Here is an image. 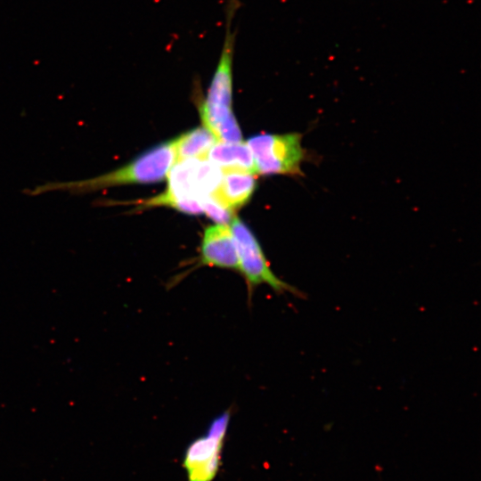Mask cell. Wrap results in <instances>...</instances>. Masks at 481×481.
I'll return each instance as SVG.
<instances>
[{
    "label": "cell",
    "instance_id": "7",
    "mask_svg": "<svg viewBox=\"0 0 481 481\" xmlns=\"http://www.w3.org/2000/svg\"><path fill=\"white\" fill-rule=\"evenodd\" d=\"M200 264L239 272L236 246L228 224H216L205 229Z\"/></svg>",
    "mask_w": 481,
    "mask_h": 481
},
{
    "label": "cell",
    "instance_id": "11",
    "mask_svg": "<svg viewBox=\"0 0 481 481\" xmlns=\"http://www.w3.org/2000/svg\"><path fill=\"white\" fill-rule=\"evenodd\" d=\"M170 207L183 213L200 215L203 213L200 201L196 199H179L162 192L151 199L140 201L141 208Z\"/></svg>",
    "mask_w": 481,
    "mask_h": 481
},
{
    "label": "cell",
    "instance_id": "12",
    "mask_svg": "<svg viewBox=\"0 0 481 481\" xmlns=\"http://www.w3.org/2000/svg\"><path fill=\"white\" fill-rule=\"evenodd\" d=\"M200 205L203 213L218 224H227L233 219V211L220 204L211 195L201 198Z\"/></svg>",
    "mask_w": 481,
    "mask_h": 481
},
{
    "label": "cell",
    "instance_id": "2",
    "mask_svg": "<svg viewBox=\"0 0 481 481\" xmlns=\"http://www.w3.org/2000/svg\"><path fill=\"white\" fill-rule=\"evenodd\" d=\"M176 162L175 139L159 144L129 163L100 175L69 182H49L28 191L30 195L50 192L87 194L107 188L157 183L165 179Z\"/></svg>",
    "mask_w": 481,
    "mask_h": 481
},
{
    "label": "cell",
    "instance_id": "6",
    "mask_svg": "<svg viewBox=\"0 0 481 481\" xmlns=\"http://www.w3.org/2000/svg\"><path fill=\"white\" fill-rule=\"evenodd\" d=\"M222 170L207 159H187L176 161L167 175L165 193L181 199H196L211 195L217 188Z\"/></svg>",
    "mask_w": 481,
    "mask_h": 481
},
{
    "label": "cell",
    "instance_id": "4",
    "mask_svg": "<svg viewBox=\"0 0 481 481\" xmlns=\"http://www.w3.org/2000/svg\"><path fill=\"white\" fill-rule=\"evenodd\" d=\"M230 228L236 246L239 272L245 280L249 301L260 285H267L276 293L289 291L298 294L297 289L272 271L256 236L239 217H233Z\"/></svg>",
    "mask_w": 481,
    "mask_h": 481
},
{
    "label": "cell",
    "instance_id": "8",
    "mask_svg": "<svg viewBox=\"0 0 481 481\" xmlns=\"http://www.w3.org/2000/svg\"><path fill=\"white\" fill-rule=\"evenodd\" d=\"M256 181L253 173L240 170L223 171L221 181L211 196L225 208L234 210L251 198Z\"/></svg>",
    "mask_w": 481,
    "mask_h": 481
},
{
    "label": "cell",
    "instance_id": "3",
    "mask_svg": "<svg viewBox=\"0 0 481 481\" xmlns=\"http://www.w3.org/2000/svg\"><path fill=\"white\" fill-rule=\"evenodd\" d=\"M302 135L261 134L247 142L256 166L261 175H302L301 165L306 158L302 146Z\"/></svg>",
    "mask_w": 481,
    "mask_h": 481
},
{
    "label": "cell",
    "instance_id": "10",
    "mask_svg": "<svg viewBox=\"0 0 481 481\" xmlns=\"http://www.w3.org/2000/svg\"><path fill=\"white\" fill-rule=\"evenodd\" d=\"M215 143V136L204 126L188 131L175 139L176 161L204 159Z\"/></svg>",
    "mask_w": 481,
    "mask_h": 481
},
{
    "label": "cell",
    "instance_id": "9",
    "mask_svg": "<svg viewBox=\"0 0 481 481\" xmlns=\"http://www.w3.org/2000/svg\"><path fill=\"white\" fill-rule=\"evenodd\" d=\"M204 159L222 171L240 170L256 173L254 159L246 143L216 142L208 150Z\"/></svg>",
    "mask_w": 481,
    "mask_h": 481
},
{
    "label": "cell",
    "instance_id": "5",
    "mask_svg": "<svg viewBox=\"0 0 481 481\" xmlns=\"http://www.w3.org/2000/svg\"><path fill=\"white\" fill-rule=\"evenodd\" d=\"M231 416L229 408L212 420L204 435L188 444L182 461L187 481H213L216 477Z\"/></svg>",
    "mask_w": 481,
    "mask_h": 481
},
{
    "label": "cell",
    "instance_id": "1",
    "mask_svg": "<svg viewBox=\"0 0 481 481\" xmlns=\"http://www.w3.org/2000/svg\"><path fill=\"white\" fill-rule=\"evenodd\" d=\"M239 4V0H227L223 47L207 97L200 105L203 126L212 133L216 142L223 143L241 142L240 129L232 110V62L236 39L232 21Z\"/></svg>",
    "mask_w": 481,
    "mask_h": 481
}]
</instances>
